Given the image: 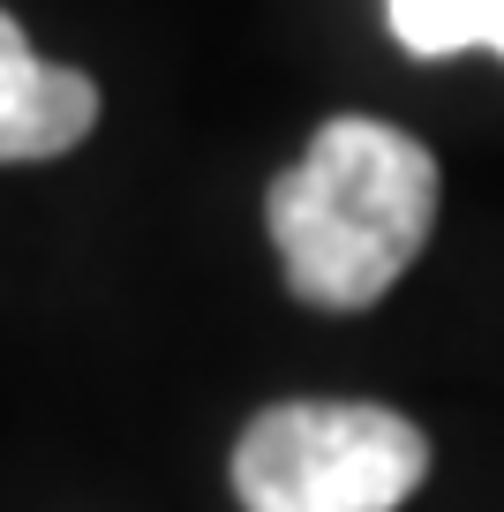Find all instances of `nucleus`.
Wrapping results in <instances>:
<instances>
[{"mask_svg": "<svg viewBox=\"0 0 504 512\" xmlns=\"http://www.w3.org/2000/svg\"><path fill=\"white\" fill-rule=\"evenodd\" d=\"M286 287L309 309H369L437 226V159L407 128L331 113L264 196Z\"/></svg>", "mask_w": 504, "mask_h": 512, "instance_id": "obj_1", "label": "nucleus"}, {"mask_svg": "<svg viewBox=\"0 0 504 512\" xmlns=\"http://www.w3.org/2000/svg\"><path fill=\"white\" fill-rule=\"evenodd\" d=\"M429 475V437L369 400H286L241 430V512H399Z\"/></svg>", "mask_w": 504, "mask_h": 512, "instance_id": "obj_2", "label": "nucleus"}, {"mask_svg": "<svg viewBox=\"0 0 504 512\" xmlns=\"http://www.w3.org/2000/svg\"><path fill=\"white\" fill-rule=\"evenodd\" d=\"M98 128V83L31 53L16 16H0V166L61 159Z\"/></svg>", "mask_w": 504, "mask_h": 512, "instance_id": "obj_3", "label": "nucleus"}, {"mask_svg": "<svg viewBox=\"0 0 504 512\" xmlns=\"http://www.w3.org/2000/svg\"><path fill=\"white\" fill-rule=\"evenodd\" d=\"M384 23L422 61H444L467 46L504 53V0H384Z\"/></svg>", "mask_w": 504, "mask_h": 512, "instance_id": "obj_4", "label": "nucleus"}]
</instances>
